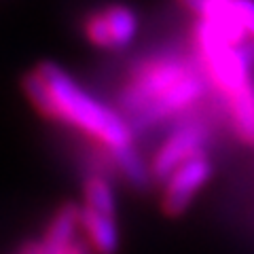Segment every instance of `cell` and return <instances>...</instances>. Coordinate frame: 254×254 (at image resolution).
I'll list each match as a JSON object with an SVG mask.
<instances>
[{
  "instance_id": "obj_1",
  "label": "cell",
  "mask_w": 254,
  "mask_h": 254,
  "mask_svg": "<svg viewBox=\"0 0 254 254\" xmlns=\"http://www.w3.org/2000/svg\"><path fill=\"white\" fill-rule=\"evenodd\" d=\"M201 66L174 53L142 58L131 66L119 89V108L131 131L182 115L197 104L208 89Z\"/></svg>"
},
{
  "instance_id": "obj_2",
  "label": "cell",
  "mask_w": 254,
  "mask_h": 254,
  "mask_svg": "<svg viewBox=\"0 0 254 254\" xmlns=\"http://www.w3.org/2000/svg\"><path fill=\"white\" fill-rule=\"evenodd\" d=\"M21 87L38 115L81 131L100 148L117 150L133 144V131L125 119L85 91L58 64H38L23 76Z\"/></svg>"
},
{
  "instance_id": "obj_3",
  "label": "cell",
  "mask_w": 254,
  "mask_h": 254,
  "mask_svg": "<svg viewBox=\"0 0 254 254\" xmlns=\"http://www.w3.org/2000/svg\"><path fill=\"white\" fill-rule=\"evenodd\" d=\"M138 15L125 4H106L83 19V34L95 49L123 51L138 34Z\"/></svg>"
},
{
  "instance_id": "obj_4",
  "label": "cell",
  "mask_w": 254,
  "mask_h": 254,
  "mask_svg": "<svg viewBox=\"0 0 254 254\" xmlns=\"http://www.w3.org/2000/svg\"><path fill=\"white\" fill-rule=\"evenodd\" d=\"M208 140V129L199 121H182L168 138L157 148L153 161L148 163L150 178L153 182H165L174 170H178L182 163L190 157L201 155L203 144Z\"/></svg>"
},
{
  "instance_id": "obj_5",
  "label": "cell",
  "mask_w": 254,
  "mask_h": 254,
  "mask_svg": "<svg viewBox=\"0 0 254 254\" xmlns=\"http://www.w3.org/2000/svg\"><path fill=\"white\" fill-rule=\"evenodd\" d=\"M212 172L214 168L210 159L203 153L190 157L178 170H174L172 176L163 182L161 210L165 216H180L195 199V195L208 185Z\"/></svg>"
},
{
  "instance_id": "obj_6",
  "label": "cell",
  "mask_w": 254,
  "mask_h": 254,
  "mask_svg": "<svg viewBox=\"0 0 254 254\" xmlns=\"http://www.w3.org/2000/svg\"><path fill=\"white\" fill-rule=\"evenodd\" d=\"M81 233L93 254H117L121 246L117 218L102 216L81 205Z\"/></svg>"
},
{
  "instance_id": "obj_7",
  "label": "cell",
  "mask_w": 254,
  "mask_h": 254,
  "mask_svg": "<svg viewBox=\"0 0 254 254\" xmlns=\"http://www.w3.org/2000/svg\"><path fill=\"white\" fill-rule=\"evenodd\" d=\"M100 153L106 157V161L110 165V170L115 174H119L127 185L136 190H146L153 185V178H150V168L148 163L142 159V155L136 148L125 146V148H117V150H104L100 148Z\"/></svg>"
},
{
  "instance_id": "obj_8",
  "label": "cell",
  "mask_w": 254,
  "mask_h": 254,
  "mask_svg": "<svg viewBox=\"0 0 254 254\" xmlns=\"http://www.w3.org/2000/svg\"><path fill=\"white\" fill-rule=\"evenodd\" d=\"M81 203L66 201L51 214L41 240L49 246H66L81 237Z\"/></svg>"
},
{
  "instance_id": "obj_9",
  "label": "cell",
  "mask_w": 254,
  "mask_h": 254,
  "mask_svg": "<svg viewBox=\"0 0 254 254\" xmlns=\"http://www.w3.org/2000/svg\"><path fill=\"white\" fill-rule=\"evenodd\" d=\"M227 115L240 140L254 144V85L248 83L225 98Z\"/></svg>"
},
{
  "instance_id": "obj_10",
  "label": "cell",
  "mask_w": 254,
  "mask_h": 254,
  "mask_svg": "<svg viewBox=\"0 0 254 254\" xmlns=\"http://www.w3.org/2000/svg\"><path fill=\"white\" fill-rule=\"evenodd\" d=\"M83 208L98 212L102 216L117 218V195L106 174L91 172L83 180Z\"/></svg>"
},
{
  "instance_id": "obj_11",
  "label": "cell",
  "mask_w": 254,
  "mask_h": 254,
  "mask_svg": "<svg viewBox=\"0 0 254 254\" xmlns=\"http://www.w3.org/2000/svg\"><path fill=\"white\" fill-rule=\"evenodd\" d=\"M15 254H93V252L87 246L85 237L81 235L76 242L66 246H49L43 240H30V242H23Z\"/></svg>"
},
{
  "instance_id": "obj_12",
  "label": "cell",
  "mask_w": 254,
  "mask_h": 254,
  "mask_svg": "<svg viewBox=\"0 0 254 254\" xmlns=\"http://www.w3.org/2000/svg\"><path fill=\"white\" fill-rule=\"evenodd\" d=\"M233 9L246 34L254 38V0H233Z\"/></svg>"
},
{
  "instance_id": "obj_13",
  "label": "cell",
  "mask_w": 254,
  "mask_h": 254,
  "mask_svg": "<svg viewBox=\"0 0 254 254\" xmlns=\"http://www.w3.org/2000/svg\"><path fill=\"white\" fill-rule=\"evenodd\" d=\"M235 49H237V53H240L242 62L246 64V68H248L250 72H252V70H254V38L248 36L244 43L237 45Z\"/></svg>"
}]
</instances>
